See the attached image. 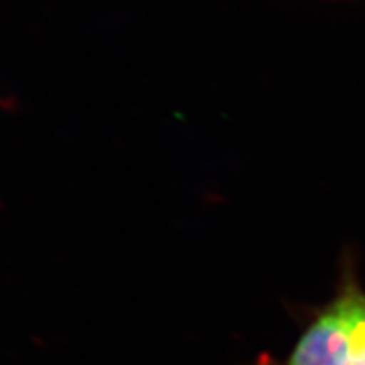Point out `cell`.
<instances>
[{
	"instance_id": "cell-1",
	"label": "cell",
	"mask_w": 365,
	"mask_h": 365,
	"mask_svg": "<svg viewBox=\"0 0 365 365\" xmlns=\"http://www.w3.org/2000/svg\"><path fill=\"white\" fill-rule=\"evenodd\" d=\"M306 365H365V327L331 339Z\"/></svg>"
}]
</instances>
